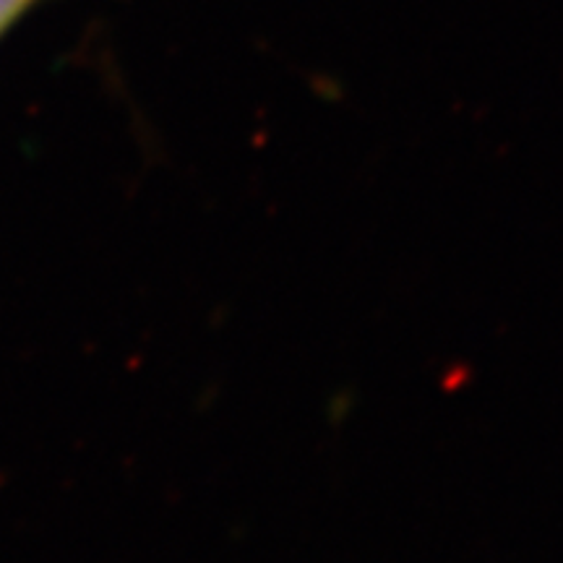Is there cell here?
<instances>
[{
  "instance_id": "obj_1",
  "label": "cell",
  "mask_w": 563,
  "mask_h": 563,
  "mask_svg": "<svg viewBox=\"0 0 563 563\" xmlns=\"http://www.w3.org/2000/svg\"><path fill=\"white\" fill-rule=\"evenodd\" d=\"M26 3H30V0H0V32L9 26V21L19 16Z\"/></svg>"
}]
</instances>
